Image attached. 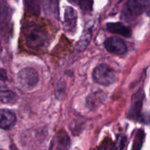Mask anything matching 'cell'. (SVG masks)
<instances>
[{
  "instance_id": "obj_1",
  "label": "cell",
  "mask_w": 150,
  "mask_h": 150,
  "mask_svg": "<svg viewBox=\"0 0 150 150\" xmlns=\"http://www.w3.org/2000/svg\"><path fill=\"white\" fill-rule=\"evenodd\" d=\"M26 44L32 50H39L45 47L48 36L45 31L35 23L28 24L23 32Z\"/></svg>"
},
{
  "instance_id": "obj_2",
  "label": "cell",
  "mask_w": 150,
  "mask_h": 150,
  "mask_svg": "<svg viewBox=\"0 0 150 150\" xmlns=\"http://www.w3.org/2000/svg\"><path fill=\"white\" fill-rule=\"evenodd\" d=\"M148 5V0H128L123 7L121 18L130 21L144 12Z\"/></svg>"
},
{
  "instance_id": "obj_3",
  "label": "cell",
  "mask_w": 150,
  "mask_h": 150,
  "mask_svg": "<svg viewBox=\"0 0 150 150\" xmlns=\"http://www.w3.org/2000/svg\"><path fill=\"white\" fill-rule=\"evenodd\" d=\"M92 77L96 83L103 86L112 84L117 79L116 72L106 64H100L95 67Z\"/></svg>"
},
{
  "instance_id": "obj_4",
  "label": "cell",
  "mask_w": 150,
  "mask_h": 150,
  "mask_svg": "<svg viewBox=\"0 0 150 150\" xmlns=\"http://www.w3.org/2000/svg\"><path fill=\"white\" fill-rule=\"evenodd\" d=\"M39 76L36 70L31 67H27L21 70L18 74V81L22 88L29 90L33 89L38 84Z\"/></svg>"
},
{
  "instance_id": "obj_5",
  "label": "cell",
  "mask_w": 150,
  "mask_h": 150,
  "mask_svg": "<svg viewBox=\"0 0 150 150\" xmlns=\"http://www.w3.org/2000/svg\"><path fill=\"white\" fill-rule=\"evenodd\" d=\"M105 48L108 52L115 55L121 56L127 51V45L121 38L117 37H111L105 41Z\"/></svg>"
},
{
  "instance_id": "obj_6",
  "label": "cell",
  "mask_w": 150,
  "mask_h": 150,
  "mask_svg": "<svg viewBox=\"0 0 150 150\" xmlns=\"http://www.w3.org/2000/svg\"><path fill=\"white\" fill-rule=\"evenodd\" d=\"M144 96V94L142 89H141L132 97V104L130 113H129V115L131 118L136 120L140 115L142 104H143Z\"/></svg>"
},
{
  "instance_id": "obj_7",
  "label": "cell",
  "mask_w": 150,
  "mask_h": 150,
  "mask_svg": "<svg viewBox=\"0 0 150 150\" xmlns=\"http://www.w3.org/2000/svg\"><path fill=\"white\" fill-rule=\"evenodd\" d=\"M16 117L8 109L0 110V127L4 130H10L16 125Z\"/></svg>"
},
{
  "instance_id": "obj_8",
  "label": "cell",
  "mask_w": 150,
  "mask_h": 150,
  "mask_svg": "<svg viewBox=\"0 0 150 150\" xmlns=\"http://www.w3.org/2000/svg\"><path fill=\"white\" fill-rule=\"evenodd\" d=\"M77 12L71 7H66L64 16V26L67 32L74 30L77 23Z\"/></svg>"
},
{
  "instance_id": "obj_9",
  "label": "cell",
  "mask_w": 150,
  "mask_h": 150,
  "mask_svg": "<svg viewBox=\"0 0 150 150\" xmlns=\"http://www.w3.org/2000/svg\"><path fill=\"white\" fill-rule=\"evenodd\" d=\"M107 29L111 33L118 34L122 36L129 38L131 36V30L127 26H125L121 22L117 23H109L106 26Z\"/></svg>"
},
{
  "instance_id": "obj_10",
  "label": "cell",
  "mask_w": 150,
  "mask_h": 150,
  "mask_svg": "<svg viewBox=\"0 0 150 150\" xmlns=\"http://www.w3.org/2000/svg\"><path fill=\"white\" fill-rule=\"evenodd\" d=\"M43 10L48 16L56 14L58 10L59 0H40Z\"/></svg>"
},
{
  "instance_id": "obj_11",
  "label": "cell",
  "mask_w": 150,
  "mask_h": 150,
  "mask_svg": "<svg viewBox=\"0 0 150 150\" xmlns=\"http://www.w3.org/2000/svg\"><path fill=\"white\" fill-rule=\"evenodd\" d=\"M17 95L13 92L6 88L0 89V101L4 103L13 104L17 100Z\"/></svg>"
},
{
  "instance_id": "obj_12",
  "label": "cell",
  "mask_w": 150,
  "mask_h": 150,
  "mask_svg": "<svg viewBox=\"0 0 150 150\" xmlns=\"http://www.w3.org/2000/svg\"><path fill=\"white\" fill-rule=\"evenodd\" d=\"M24 4L29 13L39 16L40 13V0H24Z\"/></svg>"
},
{
  "instance_id": "obj_13",
  "label": "cell",
  "mask_w": 150,
  "mask_h": 150,
  "mask_svg": "<svg viewBox=\"0 0 150 150\" xmlns=\"http://www.w3.org/2000/svg\"><path fill=\"white\" fill-rule=\"evenodd\" d=\"M92 38V32L90 29L85 31L82 35L81 38H80L79 41L77 44V48L79 51H83L85 48L87 47L88 44L90 42V40Z\"/></svg>"
},
{
  "instance_id": "obj_14",
  "label": "cell",
  "mask_w": 150,
  "mask_h": 150,
  "mask_svg": "<svg viewBox=\"0 0 150 150\" xmlns=\"http://www.w3.org/2000/svg\"><path fill=\"white\" fill-rule=\"evenodd\" d=\"M58 147L61 150H66L69 147L70 145V139L67 136V133L64 130L60 132L58 135Z\"/></svg>"
},
{
  "instance_id": "obj_15",
  "label": "cell",
  "mask_w": 150,
  "mask_h": 150,
  "mask_svg": "<svg viewBox=\"0 0 150 150\" xmlns=\"http://www.w3.org/2000/svg\"><path fill=\"white\" fill-rule=\"evenodd\" d=\"M145 138V133L142 130H138L137 133L135 137L134 142H133V149L132 150H140L142 148V145H143L144 140Z\"/></svg>"
},
{
  "instance_id": "obj_16",
  "label": "cell",
  "mask_w": 150,
  "mask_h": 150,
  "mask_svg": "<svg viewBox=\"0 0 150 150\" xmlns=\"http://www.w3.org/2000/svg\"><path fill=\"white\" fill-rule=\"evenodd\" d=\"M81 8L85 12H90L93 7V0H76Z\"/></svg>"
},
{
  "instance_id": "obj_17",
  "label": "cell",
  "mask_w": 150,
  "mask_h": 150,
  "mask_svg": "<svg viewBox=\"0 0 150 150\" xmlns=\"http://www.w3.org/2000/svg\"><path fill=\"white\" fill-rule=\"evenodd\" d=\"M8 7L4 0H0V23L4 21L7 16Z\"/></svg>"
},
{
  "instance_id": "obj_18",
  "label": "cell",
  "mask_w": 150,
  "mask_h": 150,
  "mask_svg": "<svg viewBox=\"0 0 150 150\" xmlns=\"http://www.w3.org/2000/svg\"><path fill=\"white\" fill-rule=\"evenodd\" d=\"M126 138L122 135H118L114 145V150H122L125 146Z\"/></svg>"
},
{
  "instance_id": "obj_19",
  "label": "cell",
  "mask_w": 150,
  "mask_h": 150,
  "mask_svg": "<svg viewBox=\"0 0 150 150\" xmlns=\"http://www.w3.org/2000/svg\"><path fill=\"white\" fill-rule=\"evenodd\" d=\"M111 143L110 140H107L101 144V146L98 148V150H111Z\"/></svg>"
},
{
  "instance_id": "obj_20",
  "label": "cell",
  "mask_w": 150,
  "mask_h": 150,
  "mask_svg": "<svg viewBox=\"0 0 150 150\" xmlns=\"http://www.w3.org/2000/svg\"><path fill=\"white\" fill-rule=\"evenodd\" d=\"M7 79V73H6L5 70L2 68H0V80L2 81H5Z\"/></svg>"
},
{
  "instance_id": "obj_21",
  "label": "cell",
  "mask_w": 150,
  "mask_h": 150,
  "mask_svg": "<svg viewBox=\"0 0 150 150\" xmlns=\"http://www.w3.org/2000/svg\"><path fill=\"white\" fill-rule=\"evenodd\" d=\"M1 49H2V48H1V43H0V52H1Z\"/></svg>"
},
{
  "instance_id": "obj_22",
  "label": "cell",
  "mask_w": 150,
  "mask_h": 150,
  "mask_svg": "<svg viewBox=\"0 0 150 150\" xmlns=\"http://www.w3.org/2000/svg\"><path fill=\"white\" fill-rule=\"evenodd\" d=\"M72 2H76V0H70Z\"/></svg>"
}]
</instances>
